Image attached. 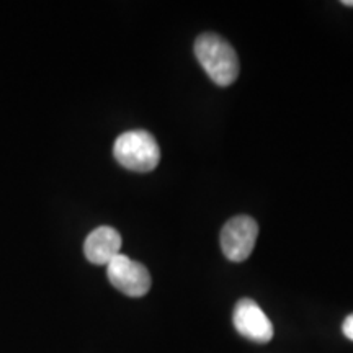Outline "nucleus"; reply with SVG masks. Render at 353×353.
<instances>
[{
  "label": "nucleus",
  "instance_id": "obj_1",
  "mask_svg": "<svg viewBox=\"0 0 353 353\" xmlns=\"http://www.w3.org/2000/svg\"><path fill=\"white\" fill-rule=\"evenodd\" d=\"M198 63L216 85L228 87L239 77V57L226 39L216 33H203L195 41Z\"/></svg>",
  "mask_w": 353,
  "mask_h": 353
},
{
  "label": "nucleus",
  "instance_id": "obj_2",
  "mask_svg": "<svg viewBox=\"0 0 353 353\" xmlns=\"http://www.w3.org/2000/svg\"><path fill=\"white\" fill-rule=\"evenodd\" d=\"M113 156L125 169L145 174L157 167L161 161V148L151 132L143 130L128 131L114 141Z\"/></svg>",
  "mask_w": 353,
  "mask_h": 353
},
{
  "label": "nucleus",
  "instance_id": "obj_3",
  "mask_svg": "<svg viewBox=\"0 0 353 353\" xmlns=\"http://www.w3.org/2000/svg\"><path fill=\"white\" fill-rule=\"evenodd\" d=\"M259 236L257 221L250 216H234L221 231V249L231 262H244L252 254Z\"/></svg>",
  "mask_w": 353,
  "mask_h": 353
},
{
  "label": "nucleus",
  "instance_id": "obj_4",
  "mask_svg": "<svg viewBox=\"0 0 353 353\" xmlns=\"http://www.w3.org/2000/svg\"><path fill=\"white\" fill-rule=\"evenodd\" d=\"M107 276L114 288L131 298H141L151 290V273L143 263L126 255H117L107 265Z\"/></svg>",
  "mask_w": 353,
  "mask_h": 353
},
{
  "label": "nucleus",
  "instance_id": "obj_5",
  "mask_svg": "<svg viewBox=\"0 0 353 353\" xmlns=\"http://www.w3.org/2000/svg\"><path fill=\"white\" fill-rule=\"evenodd\" d=\"M234 327L242 337L255 343H268L273 337V325L262 307L254 299L244 298L234 307Z\"/></svg>",
  "mask_w": 353,
  "mask_h": 353
},
{
  "label": "nucleus",
  "instance_id": "obj_6",
  "mask_svg": "<svg viewBox=\"0 0 353 353\" xmlns=\"http://www.w3.org/2000/svg\"><path fill=\"white\" fill-rule=\"evenodd\" d=\"M121 236L114 228L100 226L92 231L83 242V254L87 260L94 265H107L120 255Z\"/></svg>",
  "mask_w": 353,
  "mask_h": 353
},
{
  "label": "nucleus",
  "instance_id": "obj_7",
  "mask_svg": "<svg viewBox=\"0 0 353 353\" xmlns=\"http://www.w3.org/2000/svg\"><path fill=\"white\" fill-rule=\"evenodd\" d=\"M342 332H343V335H345L347 339H350V341H353V314H350L345 321H343Z\"/></svg>",
  "mask_w": 353,
  "mask_h": 353
},
{
  "label": "nucleus",
  "instance_id": "obj_8",
  "mask_svg": "<svg viewBox=\"0 0 353 353\" xmlns=\"http://www.w3.org/2000/svg\"><path fill=\"white\" fill-rule=\"evenodd\" d=\"M343 6L345 7H353V0H343Z\"/></svg>",
  "mask_w": 353,
  "mask_h": 353
}]
</instances>
